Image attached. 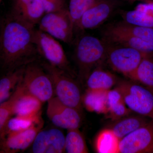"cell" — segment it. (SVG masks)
I'll use <instances>...</instances> for the list:
<instances>
[{
  "label": "cell",
  "instance_id": "1",
  "mask_svg": "<svg viewBox=\"0 0 153 153\" xmlns=\"http://www.w3.org/2000/svg\"><path fill=\"white\" fill-rule=\"evenodd\" d=\"M36 27L8 13L0 24V63L4 73L41 60L33 42Z\"/></svg>",
  "mask_w": 153,
  "mask_h": 153
},
{
  "label": "cell",
  "instance_id": "2",
  "mask_svg": "<svg viewBox=\"0 0 153 153\" xmlns=\"http://www.w3.org/2000/svg\"><path fill=\"white\" fill-rule=\"evenodd\" d=\"M107 44L103 39L85 35L75 43L74 59L77 66V79L85 83L88 76L96 67L102 65L106 59Z\"/></svg>",
  "mask_w": 153,
  "mask_h": 153
},
{
  "label": "cell",
  "instance_id": "3",
  "mask_svg": "<svg viewBox=\"0 0 153 153\" xmlns=\"http://www.w3.org/2000/svg\"><path fill=\"white\" fill-rule=\"evenodd\" d=\"M40 63L51 78L56 97L63 104L82 112V96L74 77L45 60H40Z\"/></svg>",
  "mask_w": 153,
  "mask_h": 153
},
{
  "label": "cell",
  "instance_id": "4",
  "mask_svg": "<svg viewBox=\"0 0 153 153\" xmlns=\"http://www.w3.org/2000/svg\"><path fill=\"white\" fill-rule=\"evenodd\" d=\"M19 84L26 93L34 96L42 102H48L55 94L52 80L40 60L26 66Z\"/></svg>",
  "mask_w": 153,
  "mask_h": 153
},
{
  "label": "cell",
  "instance_id": "5",
  "mask_svg": "<svg viewBox=\"0 0 153 153\" xmlns=\"http://www.w3.org/2000/svg\"><path fill=\"white\" fill-rule=\"evenodd\" d=\"M33 42L41 58L52 66L75 78L77 74L71 67L62 46L56 39L39 29H35Z\"/></svg>",
  "mask_w": 153,
  "mask_h": 153
},
{
  "label": "cell",
  "instance_id": "6",
  "mask_svg": "<svg viewBox=\"0 0 153 153\" xmlns=\"http://www.w3.org/2000/svg\"><path fill=\"white\" fill-rule=\"evenodd\" d=\"M122 94L132 111L153 120V92L143 85L131 80H121L116 87Z\"/></svg>",
  "mask_w": 153,
  "mask_h": 153
},
{
  "label": "cell",
  "instance_id": "7",
  "mask_svg": "<svg viewBox=\"0 0 153 153\" xmlns=\"http://www.w3.org/2000/svg\"><path fill=\"white\" fill-rule=\"evenodd\" d=\"M38 29L53 38L70 45L74 41L75 25L68 8L44 15Z\"/></svg>",
  "mask_w": 153,
  "mask_h": 153
},
{
  "label": "cell",
  "instance_id": "8",
  "mask_svg": "<svg viewBox=\"0 0 153 153\" xmlns=\"http://www.w3.org/2000/svg\"><path fill=\"white\" fill-rule=\"evenodd\" d=\"M107 44L105 62L113 70L128 78L135 71L143 57L147 56L132 48L108 43Z\"/></svg>",
  "mask_w": 153,
  "mask_h": 153
},
{
  "label": "cell",
  "instance_id": "9",
  "mask_svg": "<svg viewBox=\"0 0 153 153\" xmlns=\"http://www.w3.org/2000/svg\"><path fill=\"white\" fill-rule=\"evenodd\" d=\"M121 4L119 0H96L79 19L75 32L93 30L100 27Z\"/></svg>",
  "mask_w": 153,
  "mask_h": 153
},
{
  "label": "cell",
  "instance_id": "10",
  "mask_svg": "<svg viewBox=\"0 0 153 153\" xmlns=\"http://www.w3.org/2000/svg\"><path fill=\"white\" fill-rule=\"evenodd\" d=\"M47 102V115L54 125L67 130L80 127L82 122L81 111L63 104L56 96Z\"/></svg>",
  "mask_w": 153,
  "mask_h": 153
},
{
  "label": "cell",
  "instance_id": "11",
  "mask_svg": "<svg viewBox=\"0 0 153 153\" xmlns=\"http://www.w3.org/2000/svg\"><path fill=\"white\" fill-rule=\"evenodd\" d=\"M117 153H153V120L120 140Z\"/></svg>",
  "mask_w": 153,
  "mask_h": 153
},
{
  "label": "cell",
  "instance_id": "12",
  "mask_svg": "<svg viewBox=\"0 0 153 153\" xmlns=\"http://www.w3.org/2000/svg\"><path fill=\"white\" fill-rule=\"evenodd\" d=\"M44 125V120L41 117L28 129L7 135L1 140V153H16L25 150L33 144Z\"/></svg>",
  "mask_w": 153,
  "mask_h": 153
},
{
  "label": "cell",
  "instance_id": "13",
  "mask_svg": "<svg viewBox=\"0 0 153 153\" xmlns=\"http://www.w3.org/2000/svg\"><path fill=\"white\" fill-rule=\"evenodd\" d=\"M65 137L59 129L41 130L32 145L34 153L65 152Z\"/></svg>",
  "mask_w": 153,
  "mask_h": 153
},
{
  "label": "cell",
  "instance_id": "14",
  "mask_svg": "<svg viewBox=\"0 0 153 153\" xmlns=\"http://www.w3.org/2000/svg\"><path fill=\"white\" fill-rule=\"evenodd\" d=\"M9 13L35 27L46 14L41 0H12Z\"/></svg>",
  "mask_w": 153,
  "mask_h": 153
},
{
  "label": "cell",
  "instance_id": "15",
  "mask_svg": "<svg viewBox=\"0 0 153 153\" xmlns=\"http://www.w3.org/2000/svg\"><path fill=\"white\" fill-rule=\"evenodd\" d=\"M107 43L136 49L147 56L153 57V44L129 34L118 32L106 27L102 33Z\"/></svg>",
  "mask_w": 153,
  "mask_h": 153
},
{
  "label": "cell",
  "instance_id": "16",
  "mask_svg": "<svg viewBox=\"0 0 153 153\" xmlns=\"http://www.w3.org/2000/svg\"><path fill=\"white\" fill-rule=\"evenodd\" d=\"M131 114L115 121L109 128L120 140L146 125L152 120L142 115Z\"/></svg>",
  "mask_w": 153,
  "mask_h": 153
},
{
  "label": "cell",
  "instance_id": "17",
  "mask_svg": "<svg viewBox=\"0 0 153 153\" xmlns=\"http://www.w3.org/2000/svg\"><path fill=\"white\" fill-rule=\"evenodd\" d=\"M102 66L94 68L88 76L85 82L87 89L108 91L117 83V76Z\"/></svg>",
  "mask_w": 153,
  "mask_h": 153
},
{
  "label": "cell",
  "instance_id": "18",
  "mask_svg": "<svg viewBox=\"0 0 153 153\" xmlns=\"http://www.w3.org/2000/svg\"><path fill=\"white\" fill-rule=\"evenodd\" d=\"M108 117L115 121L134 113L126 104L123 96L117 88L107 92Z\"/></svg>",
  "mask_w": 153,
  "mask_h": 153
},
{
  "label": "cell",
  "instance_id": "19",
  "mask_svg": "<svg viewBox=\"0 0 153 153\" xmlns=\"http://www.w3.org/2000/svg\"><path fill=\"white\" fill-rule=\"evenodd\" d=\"M42 103L38 99L26 93L23 89L15 105L14 114L19 116H37L41 114Z\"/></svg>",
  "mask_w": 153,
  "mask_h": 153
},
{
  "label": "cell",
  "instance_id": "20",
  "mask_svg": "<svg viewBox=\"0 0 153 153\" xmlns=\"http://www.w3.org/2000/svg\"><path fill=\"white\" fill-rule=\"evenodd\" d=\"M26 66L3 74L0 79V103L10 98L21 81Z\"/></svg>",
  "mask_w": 153,
  "mask_h": 153
},
{
  "label": "cell",
  "instance_id": "21",
  "mask_svg": "<svg viewBox=\"0 0 153 153\" xmlns=\"http://www.w3.org/2000/svg\"><path fill=\"white\" fill-rule=\"evenodd\" d=\"M107 92L104 91L86 89L82 97V103L89 111L107 114L108 113Z\"/></svg>",
  "mask_w": 153,
  "mask_h": 153
},
{
  "label": "cell",
  "instance_id": "22",
  "mask_svg": "<svg viewBox=\"0 0 153 153\" xmlns=\"http://www.w3.org/2000/svg\"><path fill=\"white\" fill-rule=\"evenodd\" d=\"M128 78L153 92V57H144L135 71Z\"/></svg>",
  "mask_w": 153,
  "mask_h": 153
},
{
  "label": "cell",
  "instance_id": "23",
  "mask_svg": "<svg viewBox=\"0 0 153 153\" xmlns=\"http://www.w3.org/2000/svg\"><path fill=\"white\" fill-rule=\"evenodd\" d=\"M107 27L113 30L131 35L153 44V27L131 25L123 21L108 25Z\"/></svg>",
  "mask_w": 153,
  "mask_h": 153
},
{
  "label": "cell",
  "instance_id": "24",
  "mask_svg": "<svg viewBox=\"0 0 153 153\" xmlns=\"http://www.w3.org/2000/svg\"><path fill=\"white\" fill-rule=\"evenodd\" d=\"M23 89L20 84L18 85L14 93L8 99L0 105V137H1L5 130L9 121L14 114L15 105L21 95Z\"/></svg>",
  "mask_w": 153,
  "mask_h": 153
},
{
  "label": "cell",
  "instance_id": "25",
  "mask_svg": "<svg viewBox=\"0 0 153 153\" xmlns=\"http://www.w3.org/2000/svg\"><path fill=\"white\" fill-rule=\"evenodd\" d=\"M120 140L109 128L102 131L95 141L96 152L99 153H117Z\"/></svg>",
  "mask_w": 153,
  "mask_h": 153
},
{
  "label": "cell",
  "instance_id": "26",
  "mask_svg": "<svg viewBox=\"0 0 153 153\" xmlns=\"http://www.w3.org/2000/svg\"><path fill=\"white\" fill-rule=\"evenodd\" d=\"M65 137V152L87 153L89 152L83 135L79 128L68 130Z\"/></svg>",
  "mask_w": 153,
  "mask_h": 153
},
{
  "label": "cell",
  "instance_id": "27",
  "mask_svg": "<svg viewBox=\"0 0 153 153\" xmlns=\"http://www.w3.org/2000/svg\"><path fill=\"white\" fill-rule=\"evenodd\" d=\"M123 21L131 25L153 27V15L142 9L124 11L120 13Z\"/></svg>",
  "mask_w": 153,
  "mask_h": 153
},
{
  "label": "cell",
  "instance_id": "28",
  "mask_svg": "<svg viewBox=\"0 0 153 153\" xmlns=\"http://www.w3.org/2000/svg\"><path fill=\"white\" fill-rule=\"evenodd\" d=\"M41 114L36 117H24L16 116L11 118L9 121L1 140L9 134L18 133L28 129L41 118Z\"/></svg>",
  "mask_w": 153,
  "mask_h": 153
},
{
  "label": "cell",
  "instance_id": "29",
  "mask_svg": "<svg viewBox=\"0 0 153 153\" xmlns=\"http://www.w3.org/2000/svg\"><path fill=\"white\" fill-rule=\"evenodd\" d=\"M96 0H70L68 10L74 23L75 27L85 11Z\"/></svg>",
  "mask_w": 153,
  "mask_h": 153
},
{
  "label": "cell",
  "instance_id": "30",
  "mask_svg": "<svg viewBox=\"0 0 153 153\" xmlns=\"http://www.w3.org/2000/svg\"><path fill=\"white\" fill-rule=\"evenodd\" d=\"M43 2L46 13L58 12L68 8L66 0H41Z\"/></svg>",
  "mask_w": 153,
  "mask_h": 153
},
{
  "label": "cell",
  "instance_id": "31",
  "mask_svg": "<svg viewBox=\"0 0 153 153\" xmlns=\"http://www.w3.org/2000/svg\"><path fill=\"white\" fill-rule=\"evenodd\" d=\"M130 3H133L137 1L142 2L145 4H153V0H126Z\"/></svg>",
  "mask_w": 153,
  "mask_h": 153
},
{
  "label": "cell",
  "instance_id": "32",
  "mask_svg": "<svg viewBox=\"0 0 153 153\" xmlns=\"http://www.w3.org/2000/svg\"><path fill=\"white\" fill-rule=\"evenodd\" d=\"M3 0H0V1H1H1H2Z\"/></svg>",
  "mask_w": 153,
  "mask_h": 153
}]
</instances>
